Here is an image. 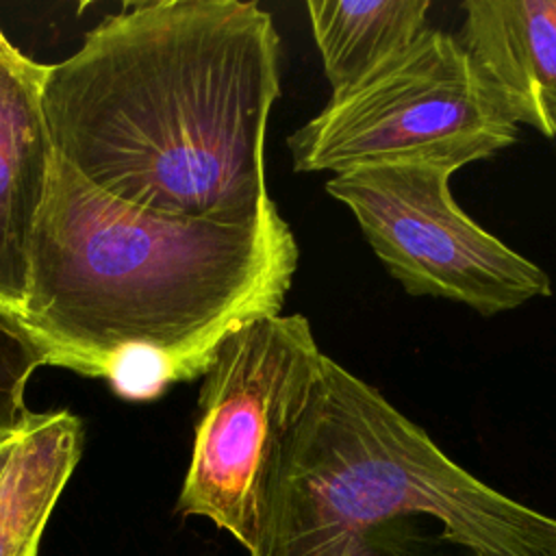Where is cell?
Segmentation results:
<instances>
[{"label": "cell", "mask_w": 556, "mask_h": 556, "mask_svg": "<svg viewBox=\"0 0 556 556\" xmlns=\"http://www.w3.org/2000/svg\"><path fill=\"white\" fill-rule=\"evenodd\" d=\"M83 424L70 410L30 413L0 482V556H37L46 523L83 454Z\"/></svg>", "instance_id": "9"}, {"label": "cell", "mask_w": 556, "mask_h": 556, "mask_svg": "<svg viewBox=\"0 0 556 556\" xmlns=\"http://www.w3.org/2000/svg\"><path fill=\"white\" fill-rule=\"evenodd\" d=\"M324 356L300 313L250 319L219 341L202 374L176 513L206 517L252 545L258 491L313 395Z\"/></svg>", "instance_id": "5"}, {"label": "cell", "mask_w": 556, "mask_h": 556, "mask_svg": "<svg viewBox=\"0 0 556 556\" xmlns=\"http://www.w3.org/2000/svg\"><path fill=\"white\" fill-rule=\"evenodd\" d=\"M300 250L278 206L243 226L148 213L54 161L22 319L52 365L152 400L241 324L282 313Z\"/></svg>", "instance_id": "2"}, {"label": "cell", "mask_w": 556, "mask_h": 556, "mask_svg": "<svg viewBox=\"0 0 556 556\" xmlns=\"http://www.w3.org/2000/svg\"><path fill=\"white\" fill-rule=\"evenodd\" d=\"M430 0H308L306 13L332 96H341L428 28Z\"/></svg>", "instance_id": "10"}, {"label": "cell", "mask_w": 556, "mask_h": 556, "mask_svg": "<svg viewBox=\"0 0 556 556\" xmlns=\"http://www.w3.org/2000/svg\"><path fill=\"white\" fill-rule=\"evenodd\" d=\"M452 172L426 163L369 165L326 180L365 241L410 295L491 317L552 295L549 276L473 222L452 198Z\"/></svg>", "instance_id": "6"}, {"label": "cell", "mask_w": 556, "mask_h": 556, "mask_svg": "<svg viewBox=\"0 0 556 556\" xmlns=\"http://www.w3.org/2000/svg\"><path fill=\"white\" fill-rule=\"evenodd\" d=\"M517 141L458 37L426 28L410 46L287 137L293 172L343 174L426 163L452 174Z\"/></svg>", "instance_id": "4"}, {"label": "cell", "mask_w": 556, "mask_h": 556, "mask_svg": "<svg viewBox=\"0 0 556 556\" xmlns=\"http://www.w3.org/2000/svg\"><path fill=\"white\" fill-rule=\"evenodd\" d=\"M250 556H556V517L452 460L378 389L324 356L263 480Z\"/></svg>", "instance_id": "3"}, {"label": "cell", "mask_w": 556, "mask_h": 556, "mask_svg": "<svg viewBox=\"0 0 556 556\" xmlns=\"http://www.w3.org/2000/svg\"><path fill=\"white\" fill-rule=\"evenodd\" d=\"M460 46L515 124L556 137V0H467Z\"/></svg>", "instance_id": "8"}, {"label": "cell", "mask_w": 556, "mask_h": 556, "mask_svg": "<svg viewBox=\"0 0 556 556\" xmlns=\"http://www.w3.org/2000/svg\"><path fill=\"white\" fill-rule=\"evenodd\" d=\"M46 63L0 28V304L22 315L30 248L54 169L43 115Z\"/></svg>", "instance_id": "7"}, {"label": "cell", "mask_w": 556, "mask_h": 556, "mask_svg": "<svg viewBox=\"0 0 556 556\" xmlns=\"http://www.w3.org/2000/svg\"><path fill=\"white\" fill-rule=\"evenodd\" d=\"M274 17L243 0L124 7L46 65L52 148L128 206L243 226L276 206L265 132L280 96Z\"/></svg>", "instance_id": "1"}, {"label": "cell", "mask_w": 556, "mask_h": 556, "mask_svg": "<svg viewBox=\"0 0 556 556\" xmlns=\"http://www.w3.org/2000/svg\"><path fill=\"white\" fill-rule=\"evenodd\" d=\"M20 430V428H17ZM17 430H13L11 434H4L0 437V482L7 473V467L11 463V456H13V450H15V437H17Z\"/></svg>", "instance_id": "12"}, {"label": "cell", "mask_w": 556, "mask_h": 556, "mask_svg": "<svg viewBox=\"0 0 556 556\" xmlns=\"http://www.w3.org/2000/svg\"><path fill=\"white\" fill-rule=\"evenodd\" d=\"M43 365H52L48 348L17 313L0 304V437L28 419L26 382Z\"/></svg>", "instance_id": "11"}]
</instances>
